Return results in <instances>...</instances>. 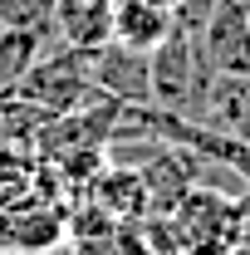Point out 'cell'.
I'll return each mask as SVG.
<instances>
[{
	"label": "cell",
	"instance_id": "cell-1",
	"mask_svg": "<svg viewBox=\"0 0 250 255\" xmlns=\"http://www.w3.org/2000/svg\"><path fill=\"white\" fill-rule=\"evenodd\" d=\"M241 191H221V187H196L167 211V216H147L157 236L172 246L177 255H231L241 246Z\"/></svg>",
	"mask_w": 250,
	"mask_h": 255
},
{
	"label": "cell",
	"instance_id": "cell-2",
	"mask_svg": "<svg viewBox=\"0 0 250 255\" xmlns=\"http://www.w3.org/2000/svg\"><path fill=\"white\" fill-rule=\"evenodd\" d=\"M211 69L201 59V44L196 34L172 25V30L147 49V84H152V103L177 113V118H191L201 123L206 118V94H211Z\"/></svg>",
	"mask_w": 250,
	"mask_h": 255
},
{
	"label": "cell",
	"instance_id": "cell-3",
	"mask_svg": "<svg viewBox=\"0 0 250 255\" xmlns=\"http://www.w3.org/2000/svg\"><path fill=\"white\" fill-rule=\"evenodd\" d=\"M15 94L34 103V108H44L49 118H59V113H74V108H89L98 103V84L94 74H89V54H79V49H54V54H39L30 64V74L15 84Z\"/></svg>",
	"mask_w": 250,
	"mask_h": 255
},
{
	"label": "cell",
	"instance_id": "cell-4",
	"mask_svg": "<svg viewBox=\"0 0 250 255\" xmlns=\"http://www.w3.org/2000/svg\"><path fill=\"white\" fill-rule=\"evenodd\" d=\"M196 44L211 74L250 79V0H216L196 30Z\"/></svg>",
	"mask_w": 250,
	"mask_h": 255
},
{
	"label": "cell",
	"instance_id": "cell-5",
	"mask_svg": "<svg viewBox=\"0 0 250 255\" xmlns=\"http://www.w3.org/2000/svg\"><path fill=\"white\" fill-rule=\"evenodd\" d=\"M89 74H94L98 94L118 98V103H152V84H147V54L127 49L118 39L89 49Z\"/></svg>",
	"mask_w": 250,
	"mask_h": 255
},
{
	"label": "cell",
	"instance_id": "cell-6",
	"mask_svg": "<svg viewBox=\"0 0 250 255\" xmlns=\"http://www.w3.org/2000/svg\"><path fill=\"white\" fill-rule=\"evenodd\" d=\"M79 201H94L98 211H108L113 221H127V226L147 221V187H142V172L127 167V162H103Z\"/></svg>",
	"mask_w": 250,
	"mask_h": 255
},
{
	"label": "cell",
	"instance_id": "cell-7",
	"mask_svg": "<svg viewBox=\"0 0 250 255\" xmlns=\"http://www.w3.org/2000/svg\"><path fill=\"white\" fill-rule=\"evenodd\" d=\"M54 39L89 54L113 39V0H54Z\"/></svg>",
	"mask_w": 250,
	"mask_h": 255
},
{
	"label": "cell",
	"instance_id": "cell-8",
	"mask_svg": "<svg viewBox=\"0 0 250 255\" xmlns=\"http://www.w3.org/2000/svg\"><path fill=\"white\" fill-rule=\"evenodd\" d=\"M172 10L157 5V0H113V39L127 44V49H152L162 34L172 30Z\"/></svg>",
	"mask_w": 250,
	"mask_h": 255
},
{
	"label": "cell",
	"instance_id": "cell-9",
	"mask_svg": "<svg viewBox=\"0 0 250 255\" xmlns=\"http://www.w3.org/2000/svg\"><path fill=\"white\" fill-rule=\"evenodd\" d=\"M206 128L216 132H231L250 142V79H231V74H216L211 79V94H206Z\"/></svg>",
	"mask_w": 250,
	"mask_h": 255
},
{
	"label": "cell",
	"instance_id": "cell-10",
	"mask_svg": "<svg viewBox=\"0 0 250 255\" xmlns=\"http://www.w3.org/2000/svg\"><path fill=\"white\" fill-rule=\"evenodd\" d=\"M44 34H34V30H5L0 25V98L5 94H15V84L30 74V64L44 54Z\"/></svg>",
	"mask_w": 250,
	"mask_h": 255
},
{
	"label": "cell",
	"instance_id": "cell-11",
	"mask_svg": "<svg viewBox=\"0 0 250 255\" xmlns=\"http://www.w3.org/2000/svg\"><path fill=\"white\" fill-rule=\"evenodd\" d=\"M236 206H241V246H250V187H241Z\"/></svg>",
	"mask_w": 250,
	"mask_h": 255
},
{
	"label": "cell",
	"instance_id": "cell-12",
	"mask_svg": "<svg viewBox=\"0 0 250 255\" xmlns=\"http://www.w3.org/2000/svg\"><path fill=\"white\" fill-rule=\"evenodd\" d=\"M157 5H167V10H177V5H182V0H157Z\"/></svg>",
	"mask_w": 250,
	"mask_h": 255
},
{
	"label": "cell",
	"instance_id": "cell-13",
	"mask_svg": "<svg viewBox=\"0 0 250 255\" xmlns=\"http://www.w3.org/2000/svg\"><path fill=\"white\" fill-rule=\"evenodd\" d=\"M231 255H250V246H236V251H231Z\"/></svg>",
	"mask_w": 250,
	"mask_h": 255
}]
</instances>
